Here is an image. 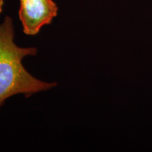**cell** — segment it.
<instances>
[{
	"label": "cell",
	"mask_w": 152,
	"mask_h": 152,
	"mask_svg": "<svg viewBox=\"0 0 152 152\" xmlns=\"http://www.w3.org/2000/svg\"><path fill=\"white\" fill-rule=\"evenodd\" d=\"M37 52L35 47L17 46L14 42L12 19L6 17L0 23V106L14 95L35 94L57 85L35 78L24 68L23 59L28 56H34Z\"/></svg>",
	"instance_id": "cell-1"
},
{
	"label": "cell",
	"mask_w": 152,
	"mask_h": 152,
	"mask_svg": "<svg viewBox=\"0 0 152 152\" xmlns=\"http://www.w3.org/2000/svg\"><path fill=\"white\" fill-rule=\"evenodd\" d=\"M19 18L25 34L35 35L43 26L50 24L58 13L53 0H19Z\"/></svg>",
	"instance_id": "cell-2"
},
{
	"label": "cell",
	"mask_w": 152,
	"mask_h": 152,
	"mask_svg": "<svg viewBox=\"0 0 152 152\" xmlns=\"http://www.w3.org/2000/svg\"><path fill=\"white\" fill-rule=\"evenodd\" d=\"M4 0H0V14L2 11V9H3V6H4Z\"/></svg>",
	"instance_id": "cell-3"
}]
</instances>
